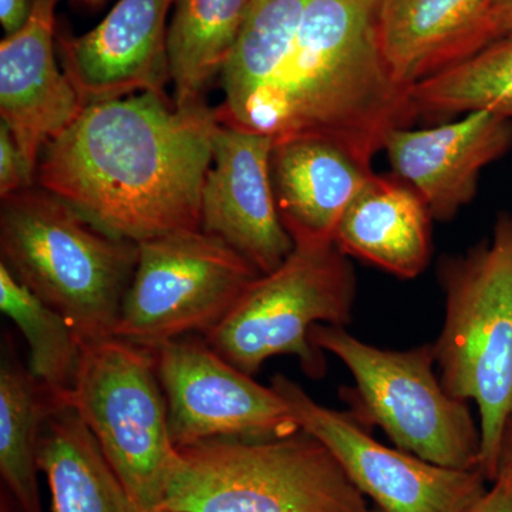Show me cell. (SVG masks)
<instances>
[{
    "instance_id": "obj_1",
    "label": "cell",
    "mask_w": 512,
    "mask_h": 512,
    "mask_svg": "<svg viewBox=\"0 0 512 512\" xmlns=\"http://www.w3.org/2000/svg\"><path fill=\"white\" fill-rule=\"evenodd\" d=\"M217 109L167 94L87 104L43 148L36 185L116 237L140 242L201 229Z\"/></svg>"
},
{
    "instance_id": "obj_2",
    "label": "cell",
    "mask_w": 512,
    "mask_h": 512,
    "mask_svg": "<svg viewBox=\"0 0 512 512\" xmlns=\"http://www.w3.org/2000/svg\"><path fill=\"white\" fill-rule=\"evenodd\" d=\"M383 0H308L274 86L244 130L335 141L365 164L416 123L380 37Z\"/></svg>"
},
{
    "instance_id": "obj_3",
    "label": "cell",
    "mask_w": 512,
    "mask_h": 512,
    "mask_svg": "<svg viewBox=\"0 0 512 512\" xmlns=\"http://www.w3.org/2000/svg\"><path fill=\"white\" fill-rule=\"evenodd\" d=\"M0 254L16 279L69 320L83 346L114 338L136 271V242L33 185L2 198Z\"/></svg>"
},
{
    "instance_id": "obj_4",
    "label": "cell",
    "mask_w": 512,
    "mask_h": 512,
    "mask_svg": "<svg viewBox=\"0 0 512 512\" xmlns=\"http://www.w3.org/2000/svg\"><path fill=\"white\" fill-rule=\"evenodd\" d=\"M446 315L434 345L444 389L474 402L480 417V468L494 483L512 419V218L493 237L439 262Z\"/></svg>"
},
{
    "instance_id": "obj_5",
    "label": "cell",
    "mask_w": 512,
    "mask_h": 512,
    "mask_svg": "<svg viewBox=\"0 0 512 512\" xmlns=\"http://www.w3.org/2000/svg\"><path fill=\"white\" fill-rule=\"evenodd\" d=\"M165 512H369L316 437L210 440L177 447Z\"/></svg>"
},
{
    "instance_id": "obj_6",
    "label": "cell",
    "mask_w": 512,
    "mask_h": 512,
    "mask_svg": "<svg viewBox=\"0 0 512 512\" xmlns=\"http://www.w3.org/2000/svg\"><path fill=\"white\" fill-rule=\"evenodd\" d=\"M309 338L352 373L355 389L349 397L360 423L380 427L394 446L436 466L480 468V424L468 403L450 396L434 372L433 343L380 349L345 326L325 323L313 326Z\"/></svg>"
},
{
    "instance_id": "obj_7",
    "label": "cell",
    "mask_w": 512,
    "mask_h": 512,
    "mask_svg": "<svg viewBox=\"0 0 512 512\" xmlns=\"http://www.w3.org/2000/svg\"><path fill=\"white\" fill-rule=\"evenodd\" d=\"M356 275L335 242L296 244L284 264L256 278L204 339L249 376L275 356H295L305 375H326L323 350L313 345L319 323L352 322Z\"/></svg>"
},
{
    "instance_id": "obj_8",
    "label": "cell",
    "mask_w": 512,
    "mask_h": 512,
    "mask_svg": "<svg viewBox=\"0 0 512 512\" xmlns=\"http://www.w3.org/2000/svg\"><path fill=\"white\" fill-rule=\"evenodd\" d=\"M72 406L138 512H165L177 447L153 349L119 338L83 346Z\"/></svg>"
},
{
    "instance_id": "obj_9",
    "label": "cell",
    "mask_w": 512,
    "mask_h": 512,
    "mask_svg": "<svg viewBox=\"0 0 512 512\" xmlns=\"http://www.w3.org/2000/svg\"><path fill=\"white\" fill-rule=\"evenodd\" d=\"M258 269L201 229L138 244V259L114 338L147 349L190 333L207 335L259 278Z\"/></svg>"
},
{
    "instance_id": "obj_10",
    "label": "cell",
    "mask_w": 512,
    "mask_h": 512,
    "mask_svg": "<svg viewBox=\"0 0 512 512\" xmlns=\"http://www.w3.org/2000/svg\"><path fill=\"white\" fill-rule=\"evenodd\" d=\"M271 386L301 430L323 444L349 480L382 512H466L485 493L477 470H456L379 443L352 413L322 406L298 383L276 375Z\"/></svg>"
},
{
    "instance_id": "obj_11",
    "label": "cell",
    "mask_w": 512,
    "mask_h": 512,
    "mask_svg": "<svg viewBox=\"0 0 512 512\" xmlns=\"http://www.w3.org/2000/svg\"><path fill=\"white\" fill-rule=\"evenodd\" d=\"M175 447L210 440H272L301 430L274 387L231 365L207 340L184 336L153 349Z\"/></svg>"
},
{
    "instance_id": "obj_12",
    "label": "cell",
    "mask_w": 512,
    "mask_h": 512,
    "mask_svg": "<svg viewBox=\"0 0 512 512\" xmlns=\"http://www.w3.org/2000/svg\"><path fill=\"white\" fill-rule=\"evenodd\" d=\"M274 143L266 134L220 121L201 197V231L225 242L262 275L278 269L295 248L276 207Z\"/></svg>"
},
{
    "instance_id": "obj_13",
    "label": "cell",
    "mask_w": 512,
    "mask_h": 512,
    "mask_svg": "<svg viewBox=\"0 0 512 512\" xmlns=\"http://www.w3.org/2000/svg\"><path fill=\"white\" fill-rule=\"evenodd\" d=\"M174 3L177 0H119L86 35L57 33L63 72L83 107L131 94H167V16Z\"/></svg>"
},
{
    "instance_id": "obj_14",
    "label": "cell",
    "mask_w": 512,
    "mask_h": 512,
    "mask_svg": "<svg viewBox=\"0 0 512 512\" xmlns=\"http://www.w3.org/2000/svg\"><path fill=\"white\" fill-rule=\"evenodd\" d=\"M512 148V119L473 111L426 128H394L384 140L393 174L426 202L434 220L450 221L474 200L481 171Z\"/></svg>"
},
{
    "instance_id": "obj_15",
    "label": "cell",
    "mask_w": 512,
    "mask_h": 512,
    "mask_svg": "<svg viewBox=\"0 0 512 512\" xmlns=\"http://www.w3.org/2000/svg\"><path fill=\"white\" fill-rule=\"evenodd\" d=\"M57 0H33L19 32L0 43V117L35 177L46 144L83 109L55 53Z\"/></svg>"
},
{
    "instance_id": "obj_16",
    "label": "cell",
    "mask_w": 512,
    "mask_h": 512,
    "mask_svg": "<svg viewBox=\"0 0 512 512\" xmlns=\"http://www.w3.org/2000/svg\"><path fill=\"white\" fill-rule=\"evenodd\" d=\"M375 174L373 165L328 138L275 140L272 187L279 217L293 244L335 242L340 220Z\"/></svg>"
},
{
    "instance_id": "obj_17",
    "label": "cell",
    "mask_w": 512,
    "mask_h": 512,
    "mask_svg": "<svg viewBox=\"0 0 512 512\" xmlns=\"http://www.w3.org/2000/svg\"><path fill=\"white\" fill-rule=\"evenodd\" d=\"M433 215L426 202L397 175L375 174L340 220L335 244L340 251L397 278L426 271L431 254Z\"/></svg>"
},
{
    "instance_id": "obj_18",
    "label": "cell",
    "mask_w": 512,
    "mask_h": 512,
    "mask_svg": "<svg viewBox=\"0 0 512 512\" xmlns=\"http://www.w3.org/2000/svg\"><path fill=\"white\" fill-rule=\"evenodd\" d=\"M494 0H383L380 37L404 87L466 59Z\"/></svg>"
},
{
    "instance_id": "obj_19",
    "label": "cell",
    "mask_w": 512,
    "mask_h": 512,
    "mask_svg": "<svg viewBox=\"0 0 512 512\" xmlns=\"http://www.w3.org/2000/svg\"><path fill=\"white\" fill-rule=\"evenodd\" d=\"M39 466L46 474L53 512H138L72 406H56L47 416Z\"/></svg>"
},
{
    "instance_id": "obj_20",
    "label": "cell",
    "mask_w": 512,
    "mask_h": 512,
    "mask_svg": "<svg viewBox=\"0 0 512 512\" xmlns=\"http://www.w3.org/2000/svg\"><path fill=\"white\" fill-rule=\"evenodd\" d=\"M308 0H252L237 43L220 74L218 119L245 128L274 86Z\"/></svg>"
},
{
    "instance_id": "obj_21",
    "label": "cell",
    "mask_w": 512,
    "mask_h": 512,
    "mask_svg": "<svg viewBox=\"0 0 512 512\" xmlns=\"http://www.w3.org/2000/svg\"><path fill=\"white\" fill-rule=\"evenodd\" d=\"M252 0H177L168 28L167 53L174 103H197L221 74Z\"/></svg>"
},
{
    "instance_id": "obj_22",
    "label": "cell",
    "mask_w": 512,
    "mask_h": 512,
    "mask_svg": "<svg viewBox=\"0 0 512 512\" xmlns=\"http://www.w3.org/2000/svg\"><path fill=\"white\" fill-rule=\"evenodd\" d=\"M56 406L6 346L0 365V474L20 512H43L37 480L40 440Z\"/></svg>"
},
{
    "instance_id": "obj_23",
    "label": "cell",
    "mask_w": 512,
    "mask_h": 512,
    "mask_svg": "<svg viewBox=\"0 0 512 512\" xmlns=\"http://www.w3.org/2000/svg\"><path fill=\"white\" fill-rule=\"evenodd\" d=\"M0 311L28 343V370L53 402L67 406L82 363L83 343L62 313L29 291L0 262Z\"/></svg>"
},
{
    "instance_id": "obj_24",
    "label": "cell",
    "mask_w": 512,
    "mask_h": 512,
    "mask_svg": "<svg viewBox=\"0 0 512 512\" xmlns=\"http://www.w3.org/2000/svg\"><path fill=\"white\" fill-rule=\"evenodd\" d=\"M417 120L491 111L512 119V37L484 47L410 87Z\"/></svg>"
},
{
    "instance_id": "obj_25",
    "label": "cell",
    "mask_w": 512,
    "mask_h": 512,
    "mask_svg": "<svg viewBox=\"0 0 512 512\" xmlns=\"http://www.w3.org/2000/svg\"><path fill=\"white\" fill-rule=\"evenodd\" d=\"M36 185L28 164L20 153L12 131L5 123H0V197L6 198L25 188Z\"/></svg>"
},
{
    "instance_id": "obj_26",
    "label": "cell",
    "mask_w": 512,
    "mask_h": 512,
    "mask_svg": "<svg viewBox=\"0 0 512 512\" xmlns=\"http://www.w3.org/2000/svg\"><path fill=\"white\" fill-rule=\"evenodd\" d=\"M512 37V0H494L484 22L474 36L467 57L480 52L484 47Z\"/></svg>"
},
{
    "instance_id": "obj_27",
    "label": "cell",
    "mask_w": 512,
    "mask_h": 512,
    "mask_svg": "<svg viewBox=\"0 0 512 512\" xmlns=\"http://www.w3.org/2000/svg\"><path fill=\"white\" fill-rule=\"evenodd\" d=\"M33 0H0V23L6 36L19 32L28 22Z\"/></svg>"
},
{
    "instance_id": "obj_28",
    "label": "cell",
    "mask_w": 512,
    "mask_h": 512,
    "mask_svg": "<svg viewBox=\"0 0 512 512\" xmlns=\"http://www.w3.org/2000/svg\"><path fill=\"white\" fill-rule=\"evenodd\" d=\"M466 512H512V495L501 481L495 480L493 487L485 490Z\"/></svg>"
},
{
    "instance_id": "obj_29",
    "label": "cell",
    "mask_w": 512,
    "mask_h": 512,
    "mask_svg": "<svg viewBox=\"0 0 512 512\" xmlns=\"http://www.w3.org/2000/svg\"><path fill=\"white\" fill-rule=\"evenodd\" d=\"M495 480L501 481L512 495V419L505 431L503 450H501L500 466Z\"/></svg>"
},
{
    "instance_id": "obj_30",
    "label": "cell",
    "mask_w": 512,
    "mask_h": 512,
    "mask_svg": "<svg viewBox=\"0 0 512 512\" xmlns=\"http://www.w3.org/2000/svg\"><path fill=\"white\" fill-rule=\"evenodd\" d=\"M77 2L83 3L84 6H89V8H100L106 0H77Z\"/></svg>"
},
{
    "instance_id": "obj_31",
    "label": "cell",
    "mask_w": 512,
    "mask_h": 512,
    "mask_svg": "<svg viewBox=\"0 0 512 512\" xmlns=\"http://www.w3.org/2000/svg\"><path fill=\"white\" fill-rule=\"evenodd\" d=\"M0 512H13L12 508L9 507V504L6 503L5 497H2V504H0Z\"/></svg>"
},
{
    "instance_id": "obj_32",
    "label": "cell",
    "mask_w": 512,
    "mask_h": 512,
    "mask_svg": "<svg viewBox=\"0 0 512 512\" xmlns=\"http://www.w3.org/2000/svg\"><path fill=\"white\" fill-rule=\"evenodd\" d=\"M369 512H382V511L377 510V508H376V510H372V511L369 510Z\"/></svg>"
},
{
    "instance_id": "obj_33",
    "label": "cell",
    "mask_w": 512,
    "mask_h": 512,
    "mask_svg": "<svg viewBox=\"0 0 512 512\" xmlns=\"http://www.w3.org/2000/svg\"><path fill=\"white\" fill-rule=\"evenodd\" d=\"M511 218H512V214H511Z\"/></svg>"
}]
</instances>
